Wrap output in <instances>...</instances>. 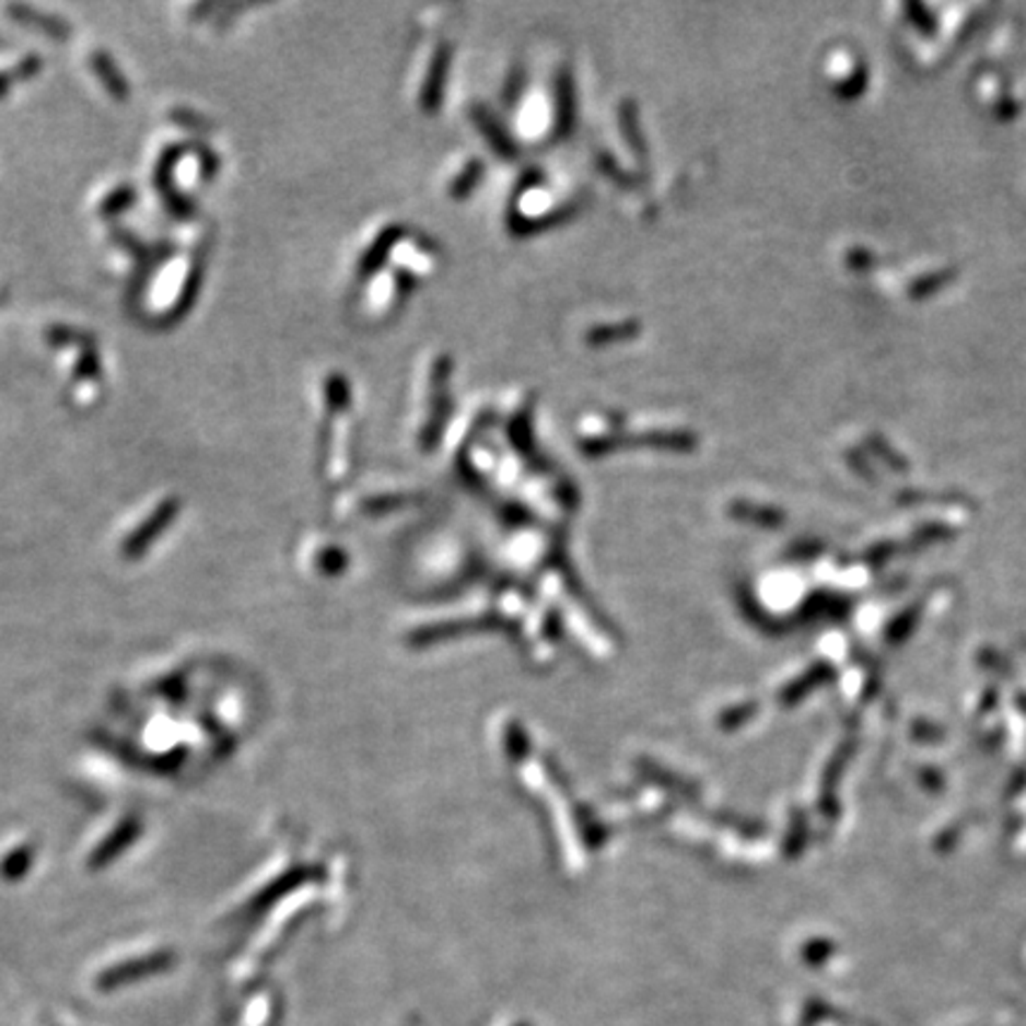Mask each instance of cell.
<instances>
[{
	"label": "cell",
	"instance_id": "1",
	"mask_svg": "<svg viewBox=\"0 0 1026 1026\" xmlns=\"http://www.w3.org/2000/svg\"><path fill=\"white\" fill-rule=\"evenodd\" d=\"M174 965V955L172 953H155L148 955V958H138L121 963L117 967H109L98 977V989L101 991H115L119 987H127L131 981H141L145 977L166 972Z\"/></svg>",
	"mask_w": 1026,
	"mask_h": 1026
}]
</instances>
